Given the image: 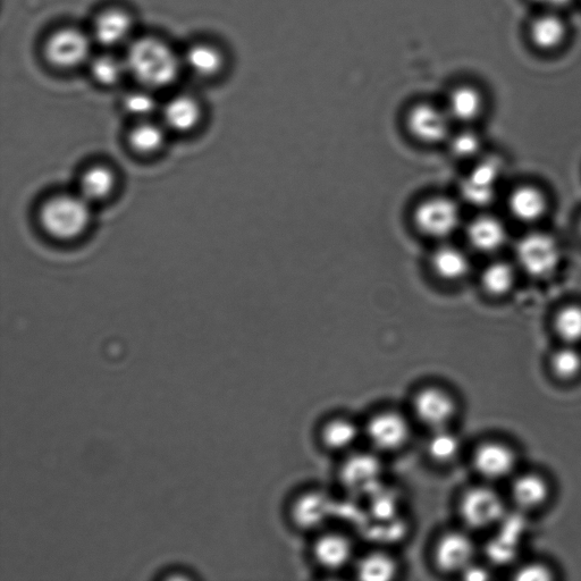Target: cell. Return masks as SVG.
<instances>
[{
  "instance_id": "obj_1",
  "label": "cell",
  "mask_w": 581,
  "mask_h": 581,
  "mask_svg": "<svg viewBox=\"0 0 581 581\" xmlns=\"http://www.w3.org/2000/svg\"><path fill=\"white\" fill-rule=\"evenodd\" d=\"M125 62L133 78L148 90L170 87L181 71V61L174 49L155 37L134 40Z\"/></svg>"
},
{
  "instance_id": "obj_2",
  "label": "cell",
  "mask_w": 581,
  "mask_h": 581,
  "mask_svg": "<svg viewBox=\"0 0 581 581\" xmlns=\"http://www.w3.org/2000/svg\"><path fill=\"white\" fill-rule=\"evenodd\" d=\"M91 204L80 193L77 196L54 197L40 209V223L44 230L58 240H72L88 229Z\"/></svg>"
},
{
  "instance_id": "obj_3",
  "label": "cell",
  "mask_w": 581,
  "mask_h": 581,
  "mask_svg": "<svg viewBox=\"0 0 581 581\" xmlns=\"http://www.w3.org/2000/svg\"><path fill=\"white\" fill-rule=\"evenodd\" d=\"M461 217V209L456 200L433 196L419 202L412 220L425 237L446 240L459 230Z\"/></svg>"
},
{
  "instance_id": "obj_4",
  "label": "cell",
  "mask_w": 581,
  "mask_h": 581,
  "mask_svg": "<svg viewBox=\"0 0 581 581\" xmlns=\"http://www.w3.org/2000/svg\"><path fill=\"white\" fill-rule=\"evenodd\" d=\"M407 129L416 140L426 145H439L449 141L453 121L443 103L432 100H418L406 113Z\"/></svg>"
},
{
  "instance_id": "obj_5",
  "label": "cell",
  "mask_w": 581,
  "mask_h": 581,
  "mask_svg": "<svg viewBox=\"0 0 581 581\" xmlns=\"http://www.w3.org/2000/svg\"><path fill=\"white\" fill-rule=\"evenodd\" d=\"M91 45L87 33L75 28H62L47 38L44 54L47 62L56 69L73 70L89 60Z\"/></svg>"
},
{
  "instance_id": "obj_6",
  "label": "cell",
  "mask_w": 581,
  "mask_h": 581,
  "mask_svg": "<svg viewBox=\"0 0 581 581\" xmlns=\"http://www.w3.org/2000/svg\"><path fill=\"white\" fill-rule=\"evenodd\" d=\"M461 518L473 529H487L501 524L505 517V502L490 486H476L463 494Z\"/></svg>"
},
{
  "instance_id": "obj_7",
  "label": "cell",
  "mask_w": 581,
  "mask_h": 581,
  "mask_svg": "<svg viewBox=\"0 0 581 581\" xmlns=\"http://www.w3.org/2000/svg\"><path fill=\"white\" fill-rule=\"evenodd\" d=\"M517 258L527 274L542 279L558 268L561 252L557 241L550 234L535 232L519 241Z\"/></svg>"
},
{
  "instance_id": "obj_8",
  "label": "cell",
  "mask_w": 581,
  "mask_h": 581,
  "mask_svg": "<svg viewBox=\"0 0 581 581\" xmlns=\"http://www.w3.org/2000/svg\"><path fill=\"white\" fill-rule=\"evenodd\" d=\"M518 462L515 448L498 440L479 444L473 457L477 473L490 482H500L515 476Z\"/></svg>"
},
{
  "instance_id": "obj_9",
  "label": "cell",
  "mask_w": 581,
  "mask_h": 581,
  "mask_svg": "<svg viewBox=\"0 0 581 581\" xmlns=\"http://www.w3.org/2000/svg\"><path fill=\"white\" fill-rule=\"evenodd\" d=\"M418 419L433 431L448 428L457 415V401L441 387L429 386L417 393L414 400Z\"/></svg>"
},
{
  "instance_id": "obj_10",
  "label": "cell",
  "mask_w": 581,
  "mask_h": 581,
  "mask_svg": "<svg viewBox=\"0 0 581 581\" xmlns=\"http://www.w3.org/2000/svg\"><path fill=\"white\" fill-rule=\"evenodd\" d=\"M368 440L383 452L398 451L410 439L411 428L406 417L395 411H384L368 421Z\"/></svg>"
},
{
  "instance_id": "obj_11",
  "label": "cell",
  "mask_w": 581,
  "mask_h": 581,
  "mask_svg": "<svg viewBox=\"0 0 581 581\" xmlns=\"http://www.w3.org/2000/svg\"><path fill=\"white\" fill-rule=\"evenodd\" d=\"M443 105L453 123L470 124L481 117L485 108L483 91L468 81L453 83L446 91Z\"/></svg>"
},
{
  "instance_id": "obj_12",
  "label": "cell",
  "mask_w": 581,
  "mask_h": 581,
  "mask_svg": "<svg viewBox=\"0 0 581 581\" xmlns=\"http://www.w3.org/2000/svg\"><path fill=\"white\" fill-rule=\"evenodd\" d=\"M476 547L471 538L461 532L443 535L435 547V563L445 574L463 572L473 564Z\"/></svg>"
},
{
  "instance_id": "obj_13",
  "label": "cell",
  "mask_w": 581,
  "mask_h": 581,
  "mask_svg": "<svg viewBox=\"0 0 581 581\" xmlns=\"http://www.w3.org/2000/svg\"><path fill=\"white\" fill-rule=\"evenodd\" d=\"M551 495L549 479L536 471H527L512 477L510 499L520 511L541 510L549 503Z\"/></svg>"
},
{
  "instance_id": "obj_14",
  "label": "cell",
  "mask_w": 581,
  "mask_h": 581,
  "mask_svg": "<svg viewBox=\"0 0 581 581\" xmlns=\"http://www.w3.org/2000/svg\"><path fill=\"white\" fill-rule=\"evenodd\" d=\"M499 174L500 167L496 162L485 161L478 164L461 182L462 199L477 207L491 204Z\"/></svg>"
},
{
  "instance_id": "obj_15",
  "label": "cell",
  "mask_w": 581,
  "mask_h": 581,
  "mask_svg": "<svg viewBox=\"0 0 581 581\" xmlns=\"http://www.w3.org/2000/svg\"><path fill=\"white\" fill-rule=\"evenodd\" d=\"M133 30L132 16L121 8H109L101 12L92 27V36L99 45L116 47L124 44Z\"/></svg>"
},
{
  "instance_id": "obj_16",
  "label": "cell",
  "mask_w": 581,
  "mask_h": 581,
  "mask_svg": "<svg viewBox=\"0 0 581 581\" xmlns=\"http://www.w3.org/2000/svg\"><path fill=\"white\" fill-rule=\"evenodd\" d=\"M529 38L544 52L559 48L567 38V24L557 11L546 10L529 25Z\"/></svg>"
},
{
  "instance_id": "obj_17",
  "label": "cell",
  "mask_w": 581,
  "mask_h": 581,
  "mask_svg": "<svg viewBox=\"0 0 581 581\" xmlns=\"http://www.w3.org/2000/svg\"><path fill=\"white\" fill-rule=\"evenodd\" d=\"M466 234L470 246L483 254L500 249L507 239L503 224L498 218L488 215L474 218L467 225Z\"/></svg>"
},
{
  "instance_id": "obj_18",
  "label": "cell",
  "mask_w": 581,
  "mask_h": 581,
  "mask_svg": "<svg viewBox=\"0 0 581 581\" xmlns=\"http://www.w3.org/2000/svg\"><path fill=\"white\" fill-rule=\"evenodd\" d=\"M433 271L446 282H459L470 273L471 263L465 251L452 244H442L431 257Z\"/></svg>"
},
{
  "instance_id": "obj_19",
  "label": "cell",
  "mask_w": 581,
  "mask_h": 581,
  "mask_svg": "<svg viewBox=\"0 0 581 581\" xmlns=\"http://www.w3.org/2000/svg\"><path fill=\"white\" fill-rule=\"evenodd\" d=\"M382 467L370 454H356L342 469V481L353 492L367 491L380 477Z\"/></svg>"
},
{
  "instance_id": "obj_20",
  "label": "cell",
  "mask_w": 581,
  "mask_h": 581,
  "mask_svg": "<svg viewBox=\"0 0 581 581\" xmlns=\"http://www.w3.org/2000/svg\"><path fill=\"white\" fill-rule=\"evenodd\" d=\"M332 501L328 496L311 492L302 495L293 505L292 516L301 528L314 529L322 526L332 513Z\"/></svg>"
},
{
  "instance_id": "obj_21",
  "label": "cell",
  "mask_w": 581,
  "mask_h": 581,
  "mask_svg": "<svg viewBox=\"0 0 581 581\" xmlns=\"http://www.w3.org/2000/svg\"><path fill=\"white\" fill-rule=\"evenodd\" d=\"M353 547L348 537L341 534H326L319 537L314 546V555L319 566L327 570H339L351 560Z\"/></svg>"
},
{
  "instance_id": "obj_22",
  "label": "cell",
  "mask_w": 581,
  "mask_h": 581,
  "mask_svg": "<svg viewBox=\"0 0 581 581\" xmlns=\"http://www.w3.org/2000/svg\"><path fill=\"white\" fill-rule=\"evenodd\" d=\"M546 208V199L543 193L534 187H528V185L517 188L509 198L510 212L521 222L533 223L541 220Z\"/></svg>"
},
{
  "instance_id": "obj_23",
  "label": "cell",
  "mask_w": 581,
  "mask_h": 581,
  "mask_svg": "<svg viewBox=\"0 0 581 581\" xmlns=\"http://www.w3.org/2000/svg\"><path fill=\"white\" fill-rule=\"evenodd\" d=\"M201 109L198 101L190 96H176L164 108L167 128L176 132H188L200 121Z\"/></svg>"
},
{
  "instance_id": "obj_24",
  "label": "cell",
  "mask_w": 581,
  "mask_h": 581,
  "mask_svg": "<svg viewBox=\"0 0 581 581\" xmlns=\"http://www.w3.org/2000/svg\"><path fill=\"white\" fill-rule=\"evenodd\" d=\"M184 61L190 71L202 78L215 77L223 71L225 66L222 50L205 42L191 46L185 54Z\"/></svg>"
},
{
  "instance_id": "obj_25",
  "label": "cell",
  "mask_w": 581,
  "mask_h": 581,
  "mask_svg": "<svg viewBox=\"0 0 581 581\" xmlns=\"http://www.w3.org/2000/svg\"><path fill=\"white\" fill-rule=\"evenodd\" d=\"M115 175L105 166H95L83 174L80 195L90 204L106 199L115 188Z\"/></svg>"
},
{
  "instance_id": "obj_26",
  "label": "cell",
  "mask_w": 581,
  "mask_h": 581,
  "mask_svg": "<svg viewBox=\"0 0 581 581\" xmlns=\"http://www.w3.org/2000/svg\"><path fill=\"white\" fill-rule=\"evenodd\" d=\"M552 375L558 381L570 383L581 376V352L578 345L563 344L555 350L549 361Z\"/></svg>"
},
{
  "instance_id": "obj_27",
  "label": "cell",
  "mask_w": 581,
  "mask_h": 581,
  "mask_svg": "<svg viewBox=\"0 0 581 581\" xmlns=\"http://www.w3.org/2000/svg\"><path fill=\"white\" fill-rule=\"evenodd\" d=\"M359 439V428L353 421L336 418L324 426L322 440L326 448L333 451L349 450Z\"/></svg>"
},
{
  "instance_id": "obj_28",
  "label": "cell",
  "mask_w": 581,
  "mask_h": 581,
  "mask_svg": "<svg viewBox=\"0 0 581 581\" xmlns=\"http://www.w3.org/2000/svg\"><path fill=\"white\" fill-rule=\"evenodd\" d=\"M398 571L397 561L382 552L369 553L357 568L359 578L365 581H389L397 577Z\"/></svg>"
},
{
  "instance_id": "obj_29",
  "label": "cell",
  "mask_w": 581,
  "mask_h": 581,
  "mask_svg": "<svg viewBox=\"0 0 581 581\" xmlns=\"http://www.w3.org/2000/svg\"><path fill=\"white\" fill-rule=\"evenodd\" d=\"M129 73L125 58L120 60L114 55L104 54L91 61V75L101 86L113 87L122 82Z\"/></svg>"
},
{
  "instance_id": "obj_30",
  "label": "cell",
  "mask_w": 581,
  "mask_h": 581,
  "mask_svg": "<svg viewBox=\"0 0 581 581\" xmlns=\"http://www.w3.org/2000/svg\"><path fill=\"white\" fill-rule=\"evenodd\" d=\"M481 281L487 293L495 297L504 296L515 283V272L505 261H495L484 269Z\"/></svg>"
},
{
  "instance_id": "obj_31",
  "label": "cell",
  "mask_w": 581,
  "mask_h": 581,
  "mask_svg": "<svg viewBox=\"0 0 581 581\" xmlns=\"http://www.w3.org/2000/svg\"><path fill=\"white\" fill-rule=\"evenodd\" d=\"M165 141L164 128L151 122H142L130 133V143L141 154H153L162 148Z\"/></svg>"
},
{
  "instance_id": "obj_32",
  "label": "cell",
  "mask_w": 581,
  "mask_h": 581,
  "mask_svg": "<svg viewBox=\"0 0 581 581\" xmlns=\"http://www.w3.org/2000/svg\"><path fill=\"white\" fill-rule=\"evenodd\" d=\"M460 448L461 444L458 436L448 431V428L434 431L427 445L429 457L437 463H442V465L456 460L459 456Z\"/></svg>"
},
{
  "instance_id": "obj_33",
  "label": "cell",
  "mask_w": 581,
  "mask_h": 581,
  "mask_svg": "<svg viewBox=\"0 0 581 581\" xmlns=\"http://www.w3.org/2000/svg\"><path fill=\"white\" fill-rule=\"evenodd\" d=\"M554 330L563 344L578 345L581 342V306L562 308L554 319Z\"/></svg>"
},
{
  "instance_id": "obj_34",
  "label": "cell",
  "mask_w": 581,
  "mask_h": 581,
  "mask_svg": "<svg viewBox=\"0 0 581 581\" xmlns=\"http://www.w3.org/2000/svg\"><path fill=\"white\" fill-rule=\"evenodd\" d=\"M449 142L452 154L459 158L473 157L481 149V139L475 132L469 130L452 133Z\"/></svg>"
},
{
  "instance_id": "obj_35",
  "label": "cell",
  "mask_w": 581,
  "mask_h": 581,
  "mask_svg": "<svg viewBox=\"0 0 581 581\" xmlns=\"http://www.w3.org/2000/svg\"><path fill=\"white\" fill-rule=\"evenodd\" d=\"M126 111L137 117H148L157 108L156 99L148 89L132 92L124 99Z\"/></svg>"
},
{
  "instance_id": "obj_36",
  "label": "cell",
  "mask_w": 581,
  "mask_h": 581,
  "mask_svg": "<svg viewBox=\"0 0 581 581\" xmlns=\"http://www.w3.org/2000/svg\"><path fill=\"white\" fill-rule=\"evenodd\" d=\"M554 578V572L549 566L537 562L527 563L515 572V579L521 581H549Z\"/></svg>"
},
{
  "instance_id": "obj_37",
  "label": "cell",
  "mask_w": 581,
  "mask_h": 581,
  "mask_svg": "<svg viewBox=\"0 0 581 581\" xmlns=\"http://www.w3.org/2000/svg\"><path fill=\"white\" fill-rule=\"evenodd\" d=\"M534 2L543 6L545 10L558 11L560 8L569 5L572 0H534Z\"/></svg>"
},
{
  "instance_id": "obj_38",
  "label": "cell",
  "mask_w": 581,
  "mask_h": 581,
  "mask_svg": "<svg viewBox=\"0 0 581 581\" xmlns=\"http://www.w3.org/2000/svg\"><path fill=\"white\" fill-rule=\"evenodd\" d=\"M580 232H581V223H580Z\"/></svg>"
}]
</instances>
